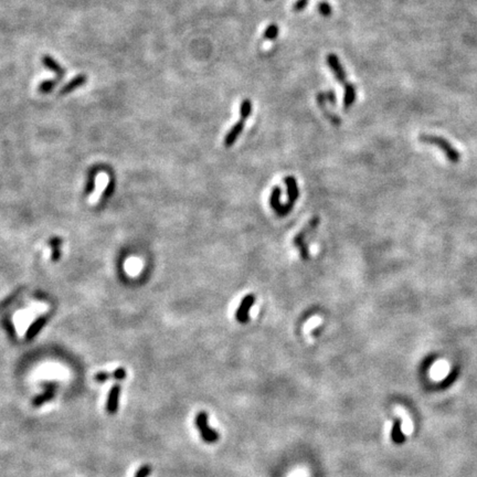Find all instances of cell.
Instances as JSON below:
<instances>
[{
    "instance_id": "cell-1",
    "label": "cell",
    "mask_w": 477,
    "mask_h": 477,
    "mask_svg": "<svg viewBox=\"0 0 477 477\" xmlns=\"http://www.w3.org/2000/svg\"><path fill=\"white\" fill-rule=\"evenodd\" d=\"M49 311V305L46 303H31L28 306L21 308L19 312H17L13 316V324L16 328H18L21 324L26 326V335L28 331L32 328L34 325H37L39 319L44 314Z\"/></svg>"
},
{
    "instance_id": "cell-2",
    "label": "cell",
    "mask_w": 477,
    "mask_h": 477,
    "mask_svg": "<svg viewBox=\"0 0 477 477\" xmlns=\"http://www.w3.org/2000/svg\"><path fill=\"white\" fill-rule=\"evenodd\" d=\"M419 139L423 144L434 145L437 148H440L445 155V157L448 158L449 161L453 163H457L459 160H461V154L457 152V149L455 148L448 139L443 138V137L424 134L420 136Z\"/></svg>"
},
{
    "instance_id": "cell-3",
    "label": "cell",
    "mask_w": 477,
    "mask_h": 477,
    "mask_svg": "<svg viewBox=\"0 0 477 477\" xmlns=\"http://www.w3.org/2000/svg\"><path fill=\"white\" fill-rule=\"evenodd\" d=\"M194 424H196V427L198 428L199 433H200L201 439L203 442L207 444H214L219 441L220 435L219 433L214 428H212L209 425V422H208V413L205 411H201L196 415V419H194Z\"/></svg>"
},
{
    "instance_id": "cell-4",
    "label": "cell",
    "mask_w": 477,
    "mask_h": 477,
    "mask_svg": "<svg viewBox=\"0 0 477 477\" xmlns=\"http://www.w3.org/2000/svg\"><path fill=\"white\" fill-rule=\"evenodd\" d=\"M318 224H319V218L315 216V218H313L306 225H305L303 230H300V231L296 234L293 240V244L297 247L300 256H302V259L304 261L309 260V251L307 249L306 243H305V238H306L313 230H315Z\"/></svg>"
},
{
    "instance_id": "cell-5",
    "label": "cell",
    "mask_w": 477,
    "mask_h": 477,
    "mask_svg": "<svg viewBox=\"0 0 477 477\" xmlns=\"http://www.w3.org/2000/svg\"><path fill=\"white\" fill-rule=\"evenodd\" d=\"M94 186H95L94 190H93L90 198H88V202H90L91 205H96V203L101 200V198L103 197V193L106 191V189L108 188L109 186L108 175L105 174V172H101V174L96 175Z\"/></svg>"
},
{
    "instance_id": "cell-6",
    "label": "cell",
    "mask_w": 477,
    "mask_h": 477,
    "mask_svg": "<svg viewBox=\"0 0 477 477\" xmlns=\"http://www.w3.org/2000/svg\"><path fill=\"white\" fill-rule=\"evenodd\" d=\"M255 303V296L253 294H249L243 297L241 300V304L236 312V319L240 324H246L250 320V311L252 306Z\"/></svg>"
},
{
    "instance_id": "cell-7",
    "label": "cell",
    "mask_w": 477,
    "mask_h": 477,
    "mask_svg": "<svg viewBox=\"0 0 477 477\" xmlns=\"http://www.w3.org/2000/svg\"><path fill=\"white\" fill-rule=\"evenodd\" d=\"M326 61H327V64H328V66L331 70V72H333V74L335 75L336 80H337L339 83H342L344 85V84L347 83V73L346 71H344V66L342 65V62H340L339 57L336 54H334V53H330V54L327 55Z\"/></svg>"
},
{
    "instance_id": "cell-8",
    "label": "cell",
    "mask_w": 477,
    "mask_h": 477,
    "mask_svg": "<svg viewBox=\"0 0 477 477\" xmlns=\"http://www.w3.org/2000/svg\"><path fill=\"white\" fill-rule=\"evenodd\" d=\"M284 183H285L286 187H287V194H289V201H287L286 205L293 209L296 200H297L298 197H299L298 186H297V183H296V180H295L293 176L285 177Z\"/></svg>"
},
{
    "instance_id": "cell-9",
    "label": "cell",
    "mask_w": 477,
    "mask_h": 477,
    "mask_svg": "<svg viewBox=\"0 0 477 477\" xmlns=\"http://www.w3.org/2000/svg\"><path fill=\"white\" fill-rule=\"evenodd\" d=\"M87 82V77L85 74H79L77 77H74L72 80L61 87V90L59 91V95H68L70 93L74 92L77 88L83 86L84 84Z\"/></svg>"
},
{
    "instance_id": "cell-10",
    "label": "cell",
    "mask_w": 477,
    "mask_h": 477,
    "mask_svg": "<svg viewBox=\"0 0 477 477\" xmlns=\"http://www.w3.org/2000/svg\"><path fill=\"white\" fill-rule=\"evenodd\" d=\"M41 62H42V64L46 66L47 69H49L51 71V72L54 73L56 75V80L57 81H61L62 79L64 78V75H65V69L63 68V66L60 65L59 64V62H57L55 59H53L52 56L50 55H43L41 57Z\"/></svg>"
},
{
    "instance_id": "cell-11",
    "label": "cell",
    "mask_w": 477,
    "mask_h": 477,
    "mask_svg": "<svg viewBox=\"0 0 477 477\" xmlns=\"http://www.w3.org/2000/svg\"><path fill=\"white\" fill-rule=\"evenodd\" d=\"M119 396H121V386L115 384L112 387L108 393L107 402H106V410L110 414H114L117 412L118 404H119Z\"/></svg>"
},
{
    "instance_id": "cell-12",
    "label": "cell",
    "mask_w": 477,
    "mask_h": 477,
    "mask_svg": "<svg viewBox=\"0 0 477 477\" xmlns=\"http://www.w3.org/2000/svg\"><path fill=\"white\" fill-rule=\"evenodd\" d=\"M243 128H244V121H238L234 124L233 127L228 132V134L225 135L224 138V146L225 147H231L234 145L237 139L238 138V136L241 135V132H243Z\"/></svg>"
},
{
    "instance_id": "cell-13",
    "label": "cell",
    "mask_w": 477,
    "mask_h": 477,
    "mask_svg": "<svg viewBox=\"0 0 477 477\" xmlns=\"http://www.w3.org/2000/svg\"><path fill=\"white\" fill-rule=\"evenodd\" d=\"M344 88V108H350L357 99V88L355 84L346 83Z\"/></svg>"
},
{
    "instance_id": "cell-14",
    "label": "cell",
    "mask_w": 477,
    "mask_h": 477,
    "mask_svg": "<svg viewBox=\"0 0 477 477\" xmlns=\"http://www.w3.org/2000/svg\"><path fill=\"white\" fill-rule=\"evenodd\" d=\"M391 441L393 442V444L396 445H402L405 443L406 437L403 434V431H402V422L400 419L395 420L393 422V425L391 428Z\"/></svg>"
},
{
    "instance_id": "cell-15",
    "label": "cell",
    "mask_w": 477,
    "mask_h": 477,
    "mask_svg": "<svg viewBox=\"0 0 477 477\" xmlns=\"http://www.w3.org/2000/svg\"><path fill=\"white\" fill-rule=\"evenodd\" d=\"M54 393H55V389L53 388V384H48L47 390L43 393H41V395H39L38 397H35L33 399L32 401L33 406H40L44 403H47V402L53 399Z\"/></svg>"
},
{
    "instance_id": "cell-16",
    "label": "cell",
    "mask_w": 477,
    "mask_h": 477,
    "mask_svg": "<svg viewBox=\"0 0 477 477\" xmlns=\"http://www.w3.org/2000/svg\"><path fill=\"white\" fill-rule=\"evenodd\" d=\"M281 194L282 190L280 187H274L271 193V198H269V203H271L272 209L276 212V214L278 213V211L281 210L282 203H281Z\"/></svg>"
},
{
    "instance_id": "cell-17",
    "label": "cell",
    "mask_w": 477,
    "mask_h": 477,
    "mask_svg": "<svg viewBox=\"0 0 477 477\" xmlns=\"http://www.w3.org/2000/svg\"><path fill=\"white\" fill-rule=\"evenodd\" d=\"M57 83H59V81H57L56 79L46 80V81H42L39 84L38 91L39 93H41V94H49V93H51L53 90H54L55 86L57 85Z\"/></svg>"
},
{
    "instance_id": "cell-18",
    "label": "cell",
    "mask_w": 477,
    "mask_h": 477,
    "mask_svg": "<svg viewBox=\"0 0 477 477\" xmlns=\"http://www.w3.org/2000/svg\"><path fill=\"white\" fill-rule=\"evenodd\" d=\"M458 374H459V370H458V368L455 367V368H453L452 371H450V372L448 375H446L443 381L440 383V388L441 389H448L449 387L452 386V384L455 382V380L457 379Z\"/></svg>"
},
{
    "instance_id": "cell-19",
    "label": "cell",
    "mask_w": 477,
    "mask_h": 477,
    "mask_svg": "<svg viewBox=\"0 0 477 477\" xmlns=\"http://www.w3.org/2000/svg\"><path fill=\"white\" fill-rule=\"evenodd\" d=\"M252 113V103L250 100H244L240 106V115L242 121H246L251 116Z\"/></svg>"
},
{
    "instance_id": "cell-20",
    "label": "cell",
    "mask_w": 477,
    "mask_h": 477,
    "mask_svg": "<svg viewBox=\"0 0 477 477\" xmlns=\"http://www.w3.org/2000/svg\"><path fill=\"white\" fill-rule=\"evenodd\" d=\"M280 32V29H278V26L276 24L269 25L266 29H265L263 37L265 40H275Z\"/></svg>"
},
{
    "instance_id": "cell-21",
    "label": "cell",
    "mask_w": 477,
    "mask_h": 477,
    "mask_svg": "<svg viewBox=\"0 0 477 477\" xmlns=\"http://www.w3.org/2000/svg\"><path fill=\"white\" fill-rule=\"evenodd\" d=\"M317 9H318V12L324 17H329L331 13H333V8H331V6L328 2H325V1L318 3Z\"/></svg>"
},
{
    "instance_id": "cell-22",
    "label": "cell",
    "mask_w": 477,
    "mask_h": 477,
    "mask_svg": "<svg viewBox=\"0 0 477 477\" xmlns=\"http://www.w3.org/2000/svg\"><path fill=\"white\" fill-rule=\"evenodd\" d=\"M152 474V467L149 465H143L136 472L135 477H148Z\"/></svg>"
},
{
    "instance_id": "cell-23",
    "label": "cell",
    "mask_w": 477,
    "mask_h": 477,
    "mask_svg": "<svg viewBox=\"0 0 477 477\" xmlns=\"http://www.w3.org/2000/svg\"><path fill=\"white\" fill-rule=\"evenodd\" d=\"M308 2H309V0H297V1L294 3L293 10L296 11V12L303 11L304 9L308 6Z\"/></svg>"
},
{
    "instance_id": "cell-24",
    "label": "cell",
    "mask_w": 477,
    "mask_h": 477,
    "mask_svg": "<svg viewBox=\"0 0 477 477\" xmlns=\"http://www.w3.org/2000/svg\"><path fill=\"white\" fill-rule=\"evenodd\" d=\"M110 377H112V375H110L109 373L105 372V371H101V372L95 374V381L96 382H100V383H103L105 381H107V380Z\"/></svg>"
},
{
    "instance_id": "cell-25",
    "label": "cell",
    "mask_w": 477,
    "mask_h": 477,
    "mask_svg": "<svg viewBox=\"0 0 477 477\" xmlns=\"http://www.w3.org/2000/svg\"><path fill=\"white\" fill-rule=\"evenodd\" d=\"M112 377L116 380H124L126 378V370L124 368H117L116 370H114Z\"/></svg>"
}]
</instances>
